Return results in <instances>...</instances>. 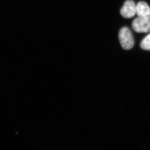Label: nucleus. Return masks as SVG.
<instances>
[{"label":"nucleus","mask_w":150,"mask_h":150,"mask_svg":"<svg viewBox=\"0 0 150 150\" xmlns=\"http://www.w3.org/2000/svg\"><path fill=\"white\" fill-rule=\"evenodd\" d=\"M119 41L121 46L125 50H129L134 47V40L131 30L127 27H123L119 31Z\"/></svg>","instance_id":"1"},{"label":"nucleus","mask_w":150,"mask_h":150,"mask_svg":"<svg viewBox=\"0 0 150 150\" xmlns=\"http://www.w3.org/2000/svg\"><path fill=\"white\" fill-rule=\"evenodd\" d=\"M132 27L135 31L139 33L150 32V18H137L132 23Z\"/></svg>","instance_id":"2"},{"label":"nucleus","mask_w":150,"mask_h":150,"mask_svg":"<svg viewBox=\"0 0 150 150\" xmlns=\"http://www.w3.org/2000/svg\"><path fill=\"white\" fill-rule=\"evenodd\" d=\"M140 46L142 49L150 51V34L142 40Z\"/></svg>","instance_id":"5"},{"label":"nucleus","mask_w":150,"mask_h":150,"mask_svg":"<svg viewBox=\"0 0 150 150\" xmlns=\"http://www.w3.org/2000/svg\"><path fill=\"white\" fill-rule=\"evenodd\" d=\"M137 6L132 0H127L121 8L120 13L125 18H129L134 17L136 13Z\"/></svg>","instance_id":"3"},{"label":"nucleus","mask_w":150,"mask_h":150,"mask_svg":"<svg viewBox=\"0 0 150 150\" xmlns=\"http://www.w3.org/2000/svg\"><path fill=\"white\" fill-rule=\"evenodd\" d=\"M136 13L139 17L150 18V7L145 2L140 1L137 6Z\"/></svg>","instance_id":"4"}]
</instances>
